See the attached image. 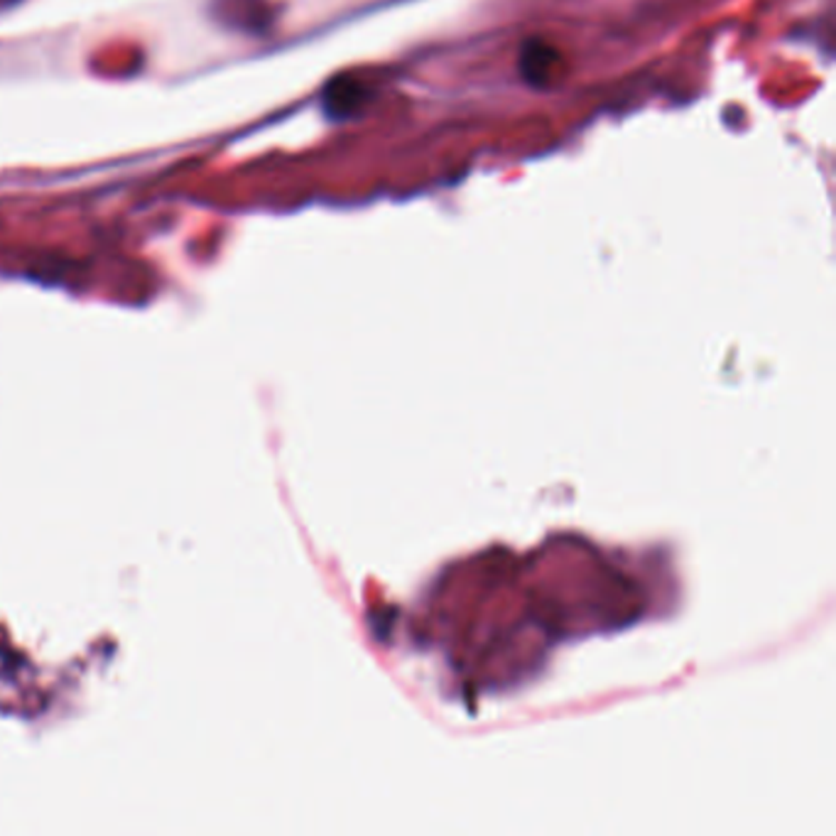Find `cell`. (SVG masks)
Wrapping results in <instances>:
<instances>
[{
  "instance_id": "obj_1",
  "label": "cell",
  "mask_w": 836,
  "mask_h": 836,
  "mask_svg": "<svg viewBox=\"0 0 836 836\" xmlns=\"http://www.w3.org/2000/svg\"><path fill=\"white\" fill-rule=\"evenodd\" d=\"M544 55H548V47H528V50H525V55H523V59H520V71H523V75H525V79L528 81H532V83H538L540 79H544V75H548V67H550V62H548V59H544Z\"/></svg>"
}]
</instances>
